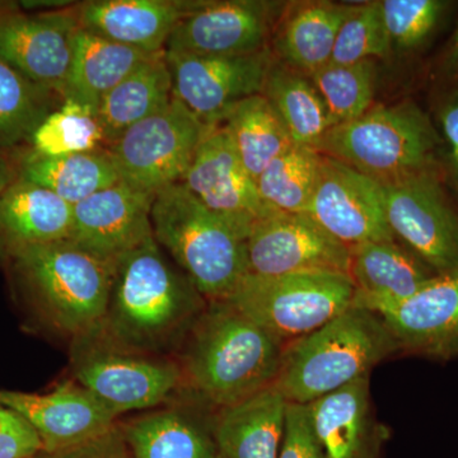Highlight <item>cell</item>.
Listing matches in <instances>:
<instances>
[{
  "label": "cell",
  "mask_w": 458,
  "mask_h": 458,
  "mask_svg": "<svg viewBox=\"0 0 458 458\" xmlns=\"http://www.w3.org/2000/svg\"><path fill=\"white\" fill-rule=\"evenodd\" d=\"M285 344L228 302L208 303L189 333L183 378L218 410L276 384Z\"/></svg>",
  "instance_id": "cell-1"
},
{
  "label": "cell",
  "mask_w": 458,
  "mask_h": 458,
  "mask_svg": "<svg viewBox=\"0 0 458 458\" xmlns=\"http://www.w3.org/2000/svg\"><path fill=\"white\" fill-rule=\"evenodd\" d=\"M207 307L152 237L114 262L104 327L123 345L149 352L190 333Z\"/></svg>",
  "instance_id": "cell-2"
},
{
  "label": "cell",
  "mask_w": 458,
  "mask_h": 458,
  "mask_svg": "<svg viewBox=\"0 0 458 458\" xmlns=\"http://www.w3.org/2000/svg\"><path fill=\"white\" fill-rule=\"evenodd\" d=\"M399 354L381 316L349 307L309 335L285 345L274 387L286 403L309 405L352 384Z\"/></svg>",
  "instance_id": "cell-3"
},
{
  "label": "cell",
  "mask_w": 458,
  "mask_h": 458,
  "mask_svg": "<svg viewBox=\"0 0 458 458\" xmlns=\"http://www.w3.org/2000/svg\"><path fill=\"white\" fill-rule=\"evenodd\" d=\"M316 152L381 186L424 174L445 176L441 135L433 117L412 99L373 105L358 119L330 129Z\"/></svg>",
  "instance_id": "cell-4"
},
{
  "label": "cell",
  "mask_w": 458,
  "mask_h": 458,
  "mask_svg": "<svg viewBox=\"0 0 458 458\" xmlns=\"http://www.w3.org/2000/svg\"><path fill=\"white\" fill-rule=\"evenodd\" d=\"M153 236L208 303L225 302L249 274L247 233L210 212L183 183L157 192Z\"/></svg>",
  "instance_id": "cell-5"
},
{
  "label": "cell",
  "mask_w": 458,
  "mask_h": 458,
  "mask_svg": "<svg viewBox=\"0 0 458 458\" xmlns=\"http://www.w3.org/2000/svg\"><path fill=\"white\" fill-rule=\"evenodd\" d=\"M42 311L63 333L78 337L106 318L114 264L72 241L11 250Z\"/></svg>",
  "instance_id": "cell-6"
},
{
  "label": "cell",
  "mask_w": 458,
  "mask_h": 458,
  "mask_svg": "<svg viewBox=\"0 0 458 458\" xmlns=\"http://www.w3.org/2000/svg\"><path fill=\"white\" fill-rule=\"evenodd\" d=\"M354 295L352 279L343 274H247L225 302L288 345L346 311Z\"/></svg>",
  "instance_id": "cell-7"
},
{
  "label": "cell",
  "mask_w": 458,
  "mask_h": 458,
  "mask_svg": "<svg viewBox=\"0 0 458 458\" xmlns=\"http://www.w3.org/2000/svg\"><path fill=\"white\" fill-rule=\"evenodd\" d=\"M72 372L75 382L117 415L155 408L183 379L180 364L123 345L107 333L104 324L74 337Z\"/></svg>",
  "instance_id": "cell-8"
},
{
  "label": "cell",
  "mask_w": 458,
  "mask_h": 458,
  "mask_svg": "<svg viewBox=\"0 0 458 458\" xmlns=\"http://www.w3.org/2000/svg\"><path fill=\"white\" fill-rule=\"evenodd\" d=\"M209 126L174 98L106 148L120 180L156 195L182 182Z\"/></svg>",
  "instance_id": "cell-9"
},
{
  "label": "cell",
  "mask_w": 458,
  "mask_h": 458,
  "mask_svg": "<svg viewBox=\"0 0 458 458\" xmlns=\"http://www.w3.org/2000/svg\"><path fill=\"white\" fill-rule=\"evenodd\" d=\"M394 238L438 276L458 269V208L445 176L424 174L378 185Z\"/></svg>",
  "instance_id": "cell-10"
},
{
  "label": "cell",
  "mask_w": 458,
  "mask_h": 458,
  "mask_svg": "<svg viewBox=\"0 0 458 458\" xmlns=\"http://www.w3.org/2000/svg\"><path fill=\"white\" fill-rule=\"evenodd\" d=\"M288 3L269 0H195L174 27L165 53L234 56L270 47Z\"/></svg>",
  "instance_id": "cell-11"
},
{
  "label": "cell",
  "mask_w": 458,
  "mask_h": 458,
  "mask_svg": "<svg viewBox=\"0 0 458 458\" xmlns=\"http://www.w3.org/2000/svg\"><path fill=\"white\" fill-rule=\"evenodd\" d=\"M174 98L209 128L225 122L237 104L261 95L273 65L271 47L234 56L165 53Z\"/></svg>",
  "instance_id": "cell-12"
},
{
  "label": "cell",
  "mask_w": 458,
  "mask_h": 458,
  "mask_svg": "<svg viewBox=\"0 0 458 458\" xmlns=\"http://www.w3.org/2000/svg\"><path fill=\"white\" fill-rule=\"evenodd\" d=\"M249 274L331 273L349 276L351 250L306 214L273 213L259 219L246 241Z\"/></svg>",
  "instance_id": "cell-13"
},
{
  "label": "cell",
  "mask_w": 458,
  "mask_h": 458,
  "mask_svg": "<svg viewBox=\"0 0 458 458\" xmlns=\"http://www.w3.org/2000/svg\"><path fill=\"white\" fill-rule=\"evenodd\" d=\"M306 216L349 250L373 241L394 240L379 186L333 157L321 155Z\"/></svg>",
  "instance_id": "cell-14"
},
{
  "label": "cell",
  "mask_w": 458,
  "mask_h": 458,
  "mask_svg": "<svg viewBox=\"0 0 458 458\" xmlns=\"http://www.w3.org/2000/svg\"><path fill=\"white\" fill-rule=\"evenodd\" d=\"M75 5L40 14L0 13V59L63 96L81 30Z\"/></svg>",
  "instance_id": "cell-15"
},
{
  "label": "cell",
  "mask_w": 458,
  "mask_h": 458,
  "mask_svg": "<svg viewBox=\"0 0 458 458\" xmlns=\"http://www.w3.org/2000/svg\"><path fill=\"white\" fill-rule=\"evenodd\" d=\"M181 183L210 212L247 236L259 219L276 213L261 200L255 180L221 125L207 132Z\"/></svg>",
  "instance_id": "cell-16"
},
{
  "label": "cell",
  "mask_w": 458,
  "mask_h": 458,
  "mask_svg": "<svg viewBox=\"0 0 458 458\" xmlns=\"http://www.w3.org/2000/svg\"><path fill=\"white\" fill-rule=\"evenodd\" d=\"M155 195L119 182L73 205L72 242L114 264L153 236Z\"/></svg>",
  "instance_id": "cell-17"
},
{
  "label": "cell",
  "mask_w": 458,
  "mask_h": 458,
  "mask_svg": "<svg viewBox=\"0 0 458 458\" xmlns=\"http://www.w3.org/2000/svg\"><path fill=\"white\" fill-rule=\"evenodd\" d=\"M373 312L390 328L399 352L434 360L458 358V269Z\"/></svg>",
  "instance_id": "cell-18"
},
{
  "label": "cell",
  "mask_w": 458,
  "mask_h": 458,
  "mask_svg": "<svg viewBox=\"0 0 458 458\" xmlns=\"http://www.w3.org/2000/svg\"><path fill=\"white\" fill-rule=\"evenodd\" d=\"M0 403L27 419L49 454L98 438L119 415L75 381L44 394L0 391Z\"/></svg>",
  "instance_id": "cell-19"
},
{
  "label": "cell",
  "mask_w": 458,
  "mask_h": 458,
  "mask_svg": "<svg viewBox=\"0 0 458 458\" xmlns=\"http://www.w3.org/2000/svg\"><path fill=\"white\" fill-rule=\"evenodd\" d=\"M307 409L325 458H384L390 432L375 414L369 377L313 401Z\"/></svg>",
  "instance_id": "cell-20"
},
{
  "label": "cell",
  "mask_w": 458,
  "mask_h": 458,
  "mask_svg": "<svg viewBox=\"0 0 458 458\" xmlns=\"http://www.w3.org/2000/svg\"><path fill=\"white\" fill-rule=\"evenodd\" d=\"M195 0H89L75 5L81 29L141 53H164Z\"/></svg>",
  "instance_id": "cell-21"
},
{
  "label": "cell",
  "mask_w": 458,
  "mask_h": 458,
  "mask_svg": "<svg viewBox=\"0 0 458 458\" xmlns=\"http://www.w3.org/2000/svg\"><path fill=\"white\" fill-rule=\"evenodd\" d=\"M437 276L396 238L351 249L349 278L355 288L352 304L369 311L408 300Z\"/></svg>",
  "instance_id": "cell-22"
},
{
  "label": "cell",
  "mask_w": 458,
  "mask_h": 458,
  "mask_svg": "<svg viewBox=\"0 0 458 458\" xmlns=\"http://www.w3.org/2000/svg\"><path fill=\"white\" fill-rule=\"evenodd\" d=\"M288 403L274 386L216 410L213 436L218 458H278Z\"/></svg>",
  "instance_id": "cell-23"
},
{
  "label": "cell",
  "mask_w": 458,
  "mask_h": 458,
  "mask_svg": "<svg viewBox=\"0 0 458 458\" xmlns=\"http://www.w3.org/2000/svg\"><path fill=\"white\" fill-rule=\"evenodd\" d=\"M357 4L304 2L286 5L270 47L276 59L306 75L330 63L340 27Z\"/></svg>",
  "instance_id": "cell-24"
},
{
  "label": "cell",
  "mask_w": 458,
  "mask_h": 458,
  "mask_svg": "<svg viewBox=\"0 0 458 458\" xmlns=\"http://www.w3.org/2000/svg\"><path fill=\"white\" fill-rule=\"evenodd\" d=\"M73 205L17 177L0 191V238L8 250L71 241Z\"/></svg>",
  "instance_id": "cell-25"
},
{
  "label": "cell",
  "mask_w": 458,
  "mask_h": 458,
  "mask_svg": "<svg viewBox=\"0 0 458 458\" xmlns=\"http://www.w3.org/2000/svg\"><path fill=\"white\" fill-rule=\"evenodd\" d=\"M213 419L192 410L165 409L120 428L134 458H218Z\"/></svg>",
  "instance_id": "cell-26"
},
{
  "label": "cell",
  "mask_w": 458,
  "mask_h": 458,
  "mask_svg": "<svg viewBox=\"0 0 458 458\" xmlns=\"http://www.w3.org/2000/svg\"><path fill=\"white\" fill-rule=\"evenodd\" d=\"M174 86L165 51L138 66L99 102L98 114L106 147L134 126L171 104Z\"/></svg>",
  "instance_id": "cell-27"
},
{
  "label": "cell",
  "mask_w": 458,
  "mask_h": 458,
  "mask_svg": "<svg viewBox=\"0 0 458 458\" xmlns=\"http://www.w3.org/2000/svg\"><path fill=\"white\" fill-rule=\"evenodd\" d=\"M150 56L81 29L63 96L98 108L104 96Z\"/></svg>",
  "instance_id": "cell-28"
},
{
  "label": "cell",
  "mask_w": 458,
  "mask_h": 458,
  "mask_svg": "<svg viewBox=\"0 0 458 458\" xmlns=\"http://www.w3.org/2000/svg\"><path fill=\"white\" fill-rule=\"evenodd\" d=\"M17 177L50 190L71 205L120 181L106 149L62 157L42 156L31 149L21 159Z\"/></svg>",
  "instance_id": "cell-29"
},
{
  "label": "cell",
  "mask_w": 458,
  "mask_h": 458,
  "mask_svg": "<svg viewBox=\"0 0 458 458\" xmlns=\"http://www.w3.org/2000/svg\"><path fill=\"white\" fill-rule=\"evenodd\" d=\"M261 95L270 102L298 146L316 150L333 129L327 104L311 78L278 59L271 65Z\"/></svg>",
  "instance_id": "cell-30"
},
{
  "label": "cell",
  "mask_w": 458,
  "mask_h": 458,
  "mask_svg": "<svg viewBox=\"0 0 458 458\" xmlns=\"http://www.w3.org/2000/svg\"><path fill=\"white\" fill-rule=\"evenodd\" d=\"M221 126L254 180L294 144L284 123L262 95L251 96L237 104Z\"/></svg>",
  "instance_id": "cell-31"
},
{
  "label": "cell",
  "mask_w": 458,
  "mask_h": 458,
  "mask_svg": "<svg viewBox=\"0 0 458 458\" xmlns=\"http://www.w3.org/2000/svg\"><path fill=\"white\" fill-rule=\"evenodd\" d=\"M64 98L27 80L0 59V149L31 141L32 135Z\"/></svg>",
  "instance_id": "cell-32"
},
{
  "label": "cell",
  "mask_w": 458,
  "mask_h": 458,
  "mask_svg": "<svg viewBox=\"0 0 458 458\" xmlns=\"http://www.w3.org/2000/svg\"><path fill=\"white\" fill-rule=\"evenodd\" d=\"M321 155L293 144L255 180L261 200L274 212L306 214L318 182Z\"/></svg>",
  "instance_id": "cell-33"
},
{
  "label": "cell",
  "mask_w": 458,
  "mask_h": 458,
  "mask_svg": "<svg viewBox=\"0 0 458 458\" xmlns=\"http://www.w3.org/2000/svg\"><path fill=\"white\" fill-rule=\"evenodd\" d=\"M32 150L42 156L62 157L105 149V135L98 108L65 98L31 138Z\"/></svg>",
  "instance_id": "cell-34"
},
{
  "label": "cell",
  "mask_w": 458,
  "mask_h": 458,
  "mask_svg": "<svg viewBox=\"0 0 458 458\" xmlns=\"http://www.w3.org/2000/svg\"><path fill=\"white\" fill-rule=\"evenodd\" d=\"M377 75L376 60L351 65L328 63L310 75L327 104L333 128L358 119L373 107Z\"/></svg>",
  "instance_id": "cell-35"
},
{
  "label": "cell",
  "mask_w": 458,
  "mask_h": 458,
  "mask_svg": "<svg viewBox=\"0 0 458 458\" xmlns=\"http://www.w3.org/2000/svg\"><path fill=\"white\" fill-rule=\"evenodd\" d=\"M379 4L391 50L405 55L426 49L454 7L445 0H381Z\"/></svg>",
  "instance_id": "cell-36"
},
{
  "label": "cell",
  "mask_w": 458,
  "mask_h": 458,
  "mask_svg": "<svg viewBox=\"0 0 458 458\" xmlns=\"http://www.w3.org/2000/svg\"><path fill=\"white\" fill-rule=\"evenodd\" d=\"M393 53L379 2L355 5L340 27L331 64L351 65Z\"/></svg>",
  "instance_id": "cell-37"
},
{
  "label": "cell",
  "mask_w": 458,
  "mask_h": 458,
  "mask_svg": "<svg viewBox=\"0 0 458 458\" xmlns=\"http://www.w3.org/2000/svg\"><path fill=\"white\" fill-rule=\"evenodd\" d=\"M434 123L443 141L445 185L458 192V87L443 89L434 105Z\"/></svg>",
  "instance_id": "cell-38"
},
{
  "label": "cell",
  "mask_w": 458,
  "mask_h": 458,
  "mask_svg": "<svg viewBox=\"0 0 458 458\" xmlns=\"http://www.w3.org/2000/svg\"><path fill=\"white\" fill-rule=\"evenodd\" d=\"M44 451L35 428L13 409L0 403V458H32Z\"/></svg>",
  "instance_id": "cell-39"
},
{
  "label": "cell",
  "mask_w": 458,
  "mask_h": 458,
  "mask_svg": "<svg viewBox=\"0 0 458 458\" xmlns=\"http://www.w3.org/2000/svg\"><path fill=\"white\" fill-rule=\"evenodd\" d=\"M278 458H325L310 419L307 405L288 403L284 437Z\"/></svg>",
  "instance_id": "cell-40"
},
{
  "label": "cell",
  "mask_w": 458,
  "mask_h": 458,
  "mask_svg": "<svg viewBox=\"0 0 458 458\" xmlns=\"http://www.w3.org/2000/svg\"><path fill=\"white\" fill-rule=\"evenodd\" d=\"M50 458H134L123 438L122 428L114 426L107 433L68 450L50 454Z\"/></svg>",
  "instance_id": "cell-41"
},
{
  "label": "cell",
  "mask_w": 458,
  "mask_h": 458,
  "mask_svg": "<svg viewBox=\"0 0 458 458\" xmlns=\"http://www.w3.org/2000/svg\"><path fill=\"white\" fill-rule=\"evenodd\" d=\"M437 73L441 78L443 89H456L458 87V22L456 29L445 44L439 56Z\"/></svg>",
  "instance_id": "cell-42"
},
{
  "label": "cell",
  "mask_w": 458,
  "mask_h": 458,
  "mask_svg": "<svg viewBox=\"0 0 458 458\" xmlns=\"http://www.w3.org/2000/svg\"><path fill=\"white\" fill-rule=\"evenodd\" d=\"M14 180H17L16 174L9 165L7 156L0 149V191L11 185Z\"/></svg>",
  "instance_id": "cell-43"
},
{
  "label": "cell",
  "mask_w": 458,
  "mask_h": 458,
  "mask_svg": "<svg viewBox=\"0 0 458 458\" xmlns=\"http://www.w3.org/2000/svg\"><path fill=\"white\" fill-rule=\"evenodd\" d=\"M32 458H41V457L35 456V457H32Z\"/></svg>",
  "instance_id": "cell-44"
}]
</instances>
